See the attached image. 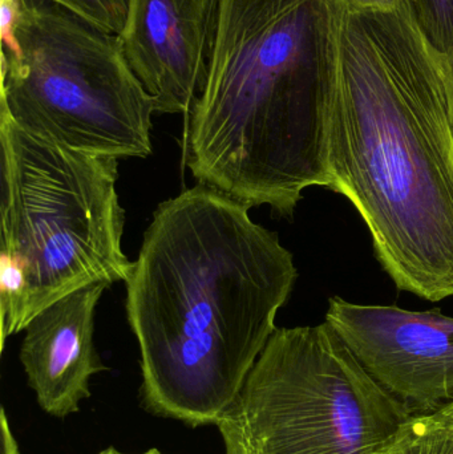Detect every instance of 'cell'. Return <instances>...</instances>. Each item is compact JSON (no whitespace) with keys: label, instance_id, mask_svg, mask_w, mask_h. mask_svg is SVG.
Segmentation results:
<instances>
[{"label":"cell","instance_id":"cell-1","mask_svg":"<svg viewBox=\"0 0 453 454\" xmlns=\"http://www.w3.org/2000/svg\"><path fill=\"white\" fill-rule=\"evenodd\" d=\"M327 189L355 207L401 291L453 296V135L441 56L409 0L355 12L330 0Z\"/></svg>","mask_w":453,"mask_h":454},{"label":"cell","instance_id":"cell-6","mask_svg":"<svg viewBox=\"0 0 453 454\" xmlns=\"http://www.w3.org/2000/svg\"><path fill=\"white\" fill-rule=\"evenodd\" d=\"M19 55L2 51L0 109L28 135L113 159L152 153L156 100L111 34L50 0H23Z\"/></svg>","mask_w":453,"mask_h":454},{"label":"cell","instance_id":"cell-4","mask_svg":"<svg viewBox=\"0 0 453 454\" xmlns=\"http://www.w3.org/2000/svg\"><path fill=\"white\" fill-rule=\"evenodd\" d=\"M2 253L26 272L21 328L92 283L127 282L125 212L113 157L69 151L24 132L0 109Z\"/></svg>","mask_w":453,"mask_h":454},{"label":"cell","instance_id":"cell-3","mask_svg":"<svg viewBox=\"0 0 453 454\" xmlns=\"http://www.w3.org/2000/svg\"><path fill=\"white\" fill-rule=\"evenodd\" d=\"M330 0H218L207 79L189 112L199 184L292 218L327 189Z\"/></svg>","mask_w":453,"mask_h":454},{"label":"cell","instance_id":"cell-8","mask_svg":"<svg viewBox=\"0 0 453 454\" xmlns=\"http://www.w3.org/2000/svg\"><path fill=\"white\" fill-rule=\"evenodd\" d=\"M218 0H129L119 35L157 112L189 114L209 67Z\"/></svg>","mask_w":453,"mask_h":454},{"label":"cell","instance_id":"cell-9","mask_svg":"<svg viewBox=\"0 0 453 454\" xmlns=\"http://www.w3.org/2000/svg\"><path fill=\"white\" fill-rule=\"evenodd\" d=\"M109 283L79 288L45 307L28 323L20 362L40 408L53 418L79 412L90 380L105 371L96 351V307Z\"/></svg>","mask_w":453,"mask_h":454},{"label":"cell","instance_id":"cell-16","mask_svg":"<svg viewBox=\"0 0 453 454\" xmlns=\"http://www.w3.org/2000/svg\"><path fill=\"white\" fill-rule=\"evenodd\" d=\"M0 426H2V454H20L4 410L0 413Z\"/></svg>","mask_w":453,"mask_h":454},{"label":"cell","instance_id":"cell-14","mask_svg":"<svg viewBox=\"0 0 453 454\" xmlns=\"http://www.w3.org/2000/svg\"><path fill=\"white\" fill-rule=\"evenodd\" d=\"M355 12H388L401 7L406 0H338Z\"/></svg>","mask_w":453,"mask_h":454},{"label":"cell","instance_id":"cell-11","mask_svg":"<svg viewBox=\"0 0 453 454\" xmlns=\"http://www.w3.org/2000/svg\"><path fill=\"white\" fill-rule=\"evenodd\" d=\"M415 23L441 56L453 52V0H409Z\"/></svg>","mask_w":453,"mask_h":454},{"label":"cell","instance_id":"cell-18","mask_svg":"<svg viewBox=\"0 0 453 454\" xmlns=\"http://www.w3.org/2000/svg\"><path fill=\"white\" fill-rule=\"evenodd\" d=\"M98 454H127V453L119 452V450H114V448H108V450H103V452H100ZM143 454H164V453L160 452L159 450H148V452H145Z\"/></svg>","mask_w":453,"mask_h":454},{"label":"cell","instance_id":"cell-12","mask_svg":"<svg viewBox=\"0 0 453 454\" xmlns=\"http://www.w3.org/2000/svg\"><path fill=\"white\" fill-rule=\"evenodd\" d=\"M95 26L120 35L124 29L129 0H50Z\"/></svg>","mask_w":453,"mask_h":454},{"label":"cell","instance_id":"cell-13","mask_svg":"<svg viewBox=\"0 0 453 454\" xmlns=\"http://www.w3.org/2000/svg\"><path fill=\"white\" fill-rule=\"evenodd\" d=\"M21 2L23 0H0V39L2 51L8 56L19 55L15 32L20 18Z\"/></svg>","mask_w":453,"mask_h":454},{"label":"cell","instance_id":"cell-2","mask_svg":"<svg viewBox=\"0 0 453 454\" xmlns=\"http://www.w3.org/2000/svg\"><path fill=\"white\" fill-rule=\"evenodd\" d=\"M294 256L249 207L199 185L162 202L127 279L141 402L210 426L233 404L297 282Z\"/></svg>","mask_w":453,"mask_h":454},{"label":"cell","instance_id":"cell-15","mask_svg":"<svg viewBox=\"0 0 453 454\" xmlns=\"http://www.w3.org/2000/svg\"><path fill=\"white\" fill-rule=\"evenodd\" d=\"M443 64L444 90H446L447 106H449V124L453 135V52L451 55L441 58Z\"/></svg>","mask_w":453,"mask_h":454},{"label":"cell","instance_id":"cell-5","mask_svg":"<svg viewBox=\"0 0 453 454\" xmlns=\"http://www.w3.org/2000/svg\"><path fill=\"white\" fill-rule=\"evenodd\" d=\"M411 419L324 322L277 328L215 427L223 454H398Z\"/></svg>","mask_w":453,"mask_h":454},{"label":"cell","instance_id":"cell-7","mask_svg":"<svg viewBox=\"0 0 453 454\" xmlns=\"http://www.w3.org/2000/svg\"><path fill=\"white\" fill-rule=\"evenodd\" d=\"M324 322L411 416L453 403V317L332 296Z\"/></svg>","mask_w":453,"mask_h":454},{"label":"cell","instance_id":"cell-17","mask_svg":"<svg viewBox=\"0 0 453 454\" xmlns=\"http://www.w3.org/2000/svg\"><path fill=\"white\" fill-rule=\"evenodd\" d=\"M436 413H439V415L444 416V418L449 419V420L453 421V403L447 405V407H444L443 410H441Z\"/></svg>","mask_w":453,"mask_h":454},{"label":"cell","instance_id":"cell-10","mask_svg":"<svg viewBox=\"0 0 453 454\" xmlns=\"http://www.w3.org/2000/svg\"><path fill=\"white\" fill-rule=\"evenodd\" d=\"M398 454H453V421L439 413L412 416Z\"/></svg>","mask_w":453,"mask_h":454}]
</instances>
